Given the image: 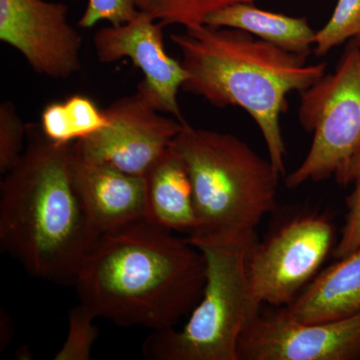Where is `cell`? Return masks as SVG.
Wrapping results in <instances>:
<instances>
[{
  "label": "cell",
  "instance_id": "1",
  "mask_svg": "<svg viewBox=\"0 0 360 360\" xmlns=\"http://www.w3.org/2000/svg\"><path fill=\"white\" fill-rule=\"evenodd\" d=\"M206 277L205 255L188 238L142 219L101 234L73 286L97 319L155 331L191 314Z\"/></svg>",
  "mask_w": 360,
  "mask_h": 360
},
{
  "label": "cell",
  "instance_id": "2",
  "mask_svg": "<svg viewBox=\"0 0 360 360\" xmlns=\"http://www.w3.org/2000/svg\"><path fill=\"white\" fill-rule=\"evenodd\" d=\"M28 143L0 184V248L27 274L75 285L101 234L78 195L70 170L71 146L26 127Z\"/></svg>",
  "mask_w": 360,
  "mask_h": 360
},
{
  "label": "cell",
  "instance_id": "3",
  "mask_svg": "<svg viewBox=\"0 0 360 360\" xmlns=\"http://www.w3.org/2000/svg\"><path fill=\"white\" fill-rule=\"evenodd\" d=\"M169 39L188 73L181 89L215 108L246 111L262 132L270 162L285 176L288 150L281 116L288 110V96L311 86L326 75L328 65H307V58L233 28L203 25Z\"/></svg>",
  "mask_w": 360,
  "mask_h": 360
},
{
  "label": "cell",
  "instance_id": "4",
  "mask_svg": "<svg viewBox=\"0 0 360 360\" xmlns=\"http://www.w3.org/2000/svg\"><path fill=\"white\" fill-rule=\"evenodd\" d=\"M170 148L186 163L193 184L198 219L193 236L255 231L276 210L281 175L236 135L187 122Z\"/></svg>",
  "mask_w": 360,
  "mask_h": 360
},
{
  "label": "cell",
  "instance_id": "5",
  "mask_svg": "<svg viewBox=\"0 0 360 360\" xmlns=\"http://www.w3.org/2000/svg\"><path fill=\"white\" fill-rule=\"evenodd\" d=\"M257 238V231L188 238L207 265L202 297L181 328L155 330L144 340L146 359L238 360L239 340L262 312L248 274V255Z\"/></svg>",
  "mask_w": 360,
  "mask_h": 360
},
{
  "label": "cell",
  "instance_id": "6",
  "mask_svg": "<svg viewBox=\"0 0 360 360\" xmlns=\"http://www.w3.org/2000/svg\"><path fill=\"white\" fill-rule=\"evenodd\" d=\"M298 120L312 134L300 167L285 177L288 188L335 177L345 186L348 167L360 148V44L348 42L335 72L322 75L300 92Z\"/></svg>",
  "mask_w": 360,
  "mask_h": 360
},
{
  "label": "cell",
  "instance_id": "7",
  "mask_svg": "<svg viewBox=\"0 0 360 360\" xmlns=\"http://www.w3.org/2000/svg\"><path fill=\"white\" fill-rule=\"evenodd\" d=\"M326 213H297L253 243L248 255L251 288L262 303L285 307L319 274L336 245Z\"/></svg>",
  "mask_w": 360,
  "mask_h": 360
},
{
  "label": "cell",
  "instance_id": "8",
  "mask_svg": "<svg viewBox=\"0 0 360 360\" xmlns=\"http://www.w3.org/2000/svg\"><path fill=\"white\" fill-rule=\"evenodd\" d=\"M103 111L108 120L106 127L72 143L73 149L85 158L141 176L165 153L187 123L161 115L139 85L135 94L117 99Z\"/></svg>",
  "mask_w": 360,
  "mask_h": 360
},
{
  "label": "cell",
  "instance_id": "9",
  "mask_svg": "<svg viewBox=\"0 0 360 360\" xmlns=\"http://www.w3.org/2000/svg\"><path fill=\"white\" fill-rule=\"evenodd\" d=\"M238 360H359L360 315L300 322L279 309L262 314L239 340Z\"/></svg>",
  "mask_w": 360,
  "mask_h": 360
},
{
  "label": "cell",
  "instance_id": "10",
  "mask_svg": "<svg viewBox=\"0 0 360 360\" xmlns=\"http://www.w3.org/2000/svg\"><path fill=\"white\" fill-rule=\"evenodd\" d=\"M65 4L0 0V40L22 54L35 72L65 79L82 70V40Z\"/></svg>",
  "mask_w": 360,
  "mask_h": 360
},
{
  "label": "cell",
  "instance_id": "11",
  "mask_svg": "<svg viewBox=\"0 0 360 360\" xmlns=\"http://www.w3.org/2000/svg\"><path fill=\"white\" fill-rule=\"evenodd\" d=\"M165 27L148 14L139 13L124 25L97 30L94 49L101 63L129 58L144 75L139 86L148 94L158 110L186 122L177 103V94L188 73L181 61L175 60L165 51Z\"/></svg>",
  "mask_w": 360,
  "mask_h": 360
},
{
  "label": "cell",
  "instance_id": "12",
  "mask_svg": "<svg viewBox=\"0 0 360 360\" xmlns=\"http://www.w3.org/2000/svg\"><path fill=\"white\" fill-rule=\"evenodd\" d=\"M71 176L99 234L146 219V180L108 163L89 160L71 146Z\"/></svg>",
  "mask_w": 360,
  "mask_h": 360
},
{
  "label": "cell",
  "instance_id": "13",
  "mask_svg": "<svg viewBox=\"0 0 360 360\" xmlns=\"http://www.w3.org/2000/svg\"><path fill=\"white\" fill-rule=\"evenodd\" d=\"M322 270L283 311L300 322L340 321L360 315V248Z\"/></svg>",
  "mask_w": 360,
  "mask_h": 360
},
{
  "label": "cell",
  "instance_id": "14",
  "mask_svg": "<svg viewBox=\"0 0 360 360\" xmlns=\"http://www.w3.org/2000/svg\"><path fill=\"white\" fill-rule=\"evenodd\" d=\"M143 177L146 219L187 238L195 236L198 219L193 184L182 158L169 146Z\"/></svg>",
  "mask_w": 360,
  "mask_h": 360
},
{
  "label": "cell",
  "instance_id": "15",
  "mask_svg": "<svg viewBox=\"0 0 360 360\" xmlns=\"http://www.w3.org/2000/svg\"><path fill=\"white\" fill-rule=\"evenodd\" d=\"M205 25L243 30L283 51L309 58L315 34L307 18H292L258 8L255 4H238L210 14Z\"/></svg>",
  "mask_w": 360,
  "mask_h": 360
},
{
  "label": "cell",
  "instance_id": "16",
  "mask_svg": "<svg viewBox=\"0 0 360 360\" xmlns=\"http://www.w3.org/2000/svg\"><path fill=\"white\" fill-rule=\"evenodd\" d=\"M108 120L89 97H68L63 103L45 106L41 115V130L49 141L68 146L103 129Z\"/></svg>",
  "mask_w": 360,
  "mask_h": 360
},
{
  "label": "cell",
  "instance_id": "17",
  "mask_svg": "<svg viewBox=\"0 0 360 360\" xmlns=\"http://www.w3.org/2000/svg\"><path fill=\"white\" fill-rule=\"evenodd\" d=\"M137 9L165 26L181 25L186 30L205 25L210 14L238 4L259 0H134Z\"/></svg>",
  "mask_w": 360,
  "mask_h": 360
},
{
  "label": "cell",
  "instance_id": "18",
  "mask_svg": "<svg viewBox=\"0 0 360 360\" xmlns=\"http://www.w3.org/2000/svg\"><path fill=\"white\" fill-rule=\"evenodd\" d=\"M360 35V0H338L330 20L315 34L314 52L328 54L333 47Z\"/></svg>",
  "mask_w": 360,
  "mask_h": 360
},
{
  "label": "cell",
  "instance_id": "19",
  "mask_svg": "<svg viewBox=\"0 0 360 360\" xmlns=\"http://www.w3.org/2000/svg\"><path fill=\"white\" fill-rule=\"evenodd\" d=\"M96 319V315L82 302L73 307L68 315V338L54 359H90L92 347L99 335L94 323Z\"/></svg>",
  "mask_w": 360,
  "mask_h": 360
},
{
  "label": "cell",
  "instance_id": "20",
  "mask_svg": "<svg viewBox=\"0 0 360 360\" xmlns=\"http://www.w3.org/2000/svg\"><path fill=\"white\" fill-rule=\"evenodd\" d=\"M348 184H352L354 189L348 195L345 225L333 252L335 260L347 257L360 248V148L348 167L345 186Z\"/></svg>",
  "mask_w": 360,
  "mask_h": 360
},
{
  "label": "cell",
  "instance_id": "21",
  "mask_svg": "<svg viewBox=\"0 0 360 360\" xmlns=\"http://www.w3.org/2000/svg\"><path fill=\"white\" fill-rule=\"evenodd\" d=\"M26 127L11 101L0 105V172L6 174L20 161Z\"/></svg>",
  "mask_w": 360,
  "mask_h": 360
},
{
  "label": "cell",
  "instance_id": "22",
  "mask_svg": "<svg viewBox=\"0 0 360 360\" xmlns=\"http://www.w3.org/2000/svg\"><path fill=\"white\" fill-rule=\"evenodd\" d=\"M139 13L134 0H89L78 26L91 28L103 20L112 26H120L134 20Z\"/></svg>",
  "mask_w": 360,
  "mask_h": 360
},
{
  "label": "cell",
  "instance_id": "23",
  "mask_svg": "<svg viewBox=\"0 0 360 360\" xmlns=\"http://www.w3.org/2000/svg\"><path fill=\"white\" fill-rule=\"evenodd\" d=\"M0 319H1V323H4V326H6V328L1 329V338H0V342H1V349L4 347H6L7 343L9 342V338H11V335H8V333H6L7 329V321H9V315H7L6 312H4V314H2L1 316H0ZM11 326V324H8V326Z\"/></svg>",
  "mask_w": 360,
  "mask_h": 360
},
{
  "label": "cell",
  "instance_id": "24",
  "mask_svg": "<svg viewBox=\"0 0 360 360\" xmlns=\"http://www.w3.org/2000/svg\"><path fill=\"white\" fill-rule=\"evenodd\" d=\"M16 356H18V359H30L32 356V354L30 352V349H28L27 347H20V349H18V354H16Z\"/></svg>",
  "mask_w": 360,
  "mask_h": 360
},
{
  "label": "cell",
  "instance_id": "25",
  "mask_svg": "<svg viewBox=\"0 0 360 360\" xmlns=\"http://www.w3.org/2000/svg\"><path fill=\"white\" fill-rule=\"evenodd\" d=\"M354 39L356 40V41L359 42V44H360V35H359V37H355Z\"/></svg>",
  "mask_w": 360,
  "mask_h": 360
},
{
  "label": "cell",
  "instance_id": "26",
  "mask_svg": "<svg viewBox=\"0 0 360 360\" xmlns=\"http://www.w3.org/2000/svg\"><path fill=\"white\" fill-rule=\"evenodd\" d=\"M75 1H77V0H75Z\"/></svg>",
  "mask_w": 360,
  "mask_h": 360
}]
</instances>
